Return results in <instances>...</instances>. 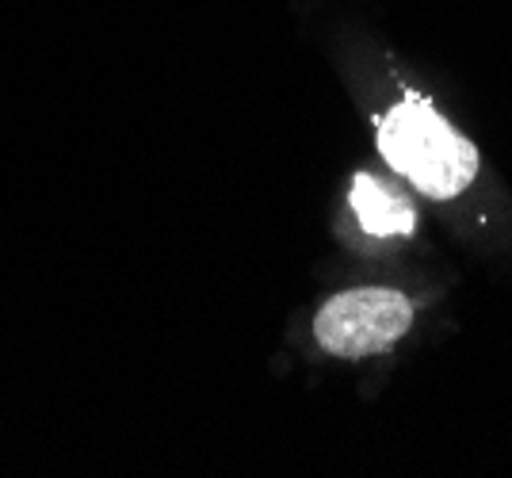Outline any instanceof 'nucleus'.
I'll use <instances>...</instances> for the list:
<instances>
[{
    "instance_id": "1",
    "label": "nucleus",
    "mask_w": 512,
    "mask_h": 478,
    "mask_svg": "<svg viewBox=\"0 0 512 478\" xmlns=\"http://www.w3.org/2000/svg\"><path fill=\"white\" fill-rule=\"evenodd\" d=\"M375 142L386 165L432 199H455L478 176V150L421 96H406L386 111Z\"/></svg>"
},
{
    "instance_id": "2",
    "label": "nucleus",
    "mask_w": 512,
    "mask_h": 478,
    "mask_svg": "<svg viewBox=\"0 0 512 478\" xmlns=\"http://www.w3.org/2000/svg\"><path fill=\"white\" fill-rule=\"evenodd\" d=\"M413 303L402 291L390 287H356L341 291L318 310L314 337L318 348L341 360H363L379 356L390 345H398L413 329Z\"/></svg>"
},
{
    "instance_id": "3",
    "label": "nucleus",
    "mask_w": 512,
    "mask_h": 478,
    "mask_svg": "<svg viewBox=\"0 0 512 478\" xmlns=\"http://www.w3.org/2000/svg\"><path fill=\"white\" fill-rule=\"evenodd\" d=\"M348 203L360 218V226L371 238H409L417 230V211L394 184H386L379 176L360 173L352 180Z\"/></svg>"
}]
</instances>
